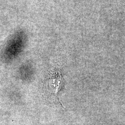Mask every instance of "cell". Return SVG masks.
Returning <instances> with one entry per match:
<instances>
[{
	"label": "cell",
	"mask_w": 125,
	"mask_h": 125,
	"mask_svg": "<svg viewBox=\"0 0 125 125\" xmlns=\"http://www.w3.org/2000/svg\"><path fill=\"white\" fill-rule=\"evenodd\" d=\"M51 75L48 80L50 93L55 96L58 103H60L63 107L58 97V93L63 84V80L62 74L59 70H55L53 71Z\"/></svg>",
	"instance_id": "cell-1"
}]
</instances>
